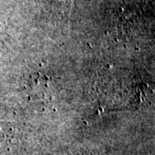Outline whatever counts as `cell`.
I'll list each match as a JSON object with an SVG mask.
<instances>
[{
  "label": "cell",
  "mask_w": 155,
  "mask_h": 155,
  "mask_svg": "<svg viewBox=\"0 0 155 155\" xmlns=\"http://www.w3.org/2000/svg\"><path fill=\"white\" fill-rule=\"evenodd\" d=\"M71 155H104V153H101L98 152H96V151H80V152H78L75 153Z\"/></svg>",
  "instance_id": "1"
}]
</instances>
